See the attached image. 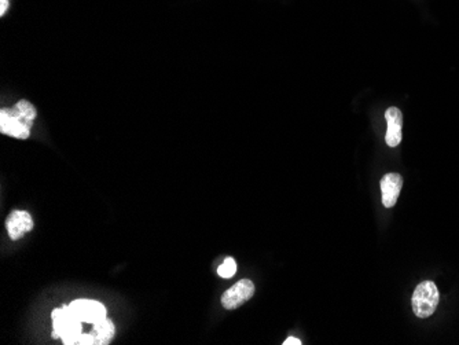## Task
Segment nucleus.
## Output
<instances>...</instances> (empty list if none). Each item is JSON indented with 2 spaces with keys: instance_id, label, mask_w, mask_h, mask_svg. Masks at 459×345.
I'll return each mask as SVG.
<instances>
[{
  "instance_id": "f8f14e48",
  "label": "nucleus",
  "mask_w": 459,
  "mask_h": 345,
  "mask_svg": "<svg viewBox=\"0 0 459 345\" xmlns=\"http://www.w3.org/2000/svg\"><path fill=\"white\" fill-rule=\"evenodd\" d=\"M8 8V0H0V15L3 17Z\"/></svg>"
},
{
  "instance_id": "f257e3e1",
  "label": "nucleus",
  "mask_w": 459,
  "mask_h": 345,
  "mask_svg": "<svg viewBox=\"0 0 459 345\" xmlns=\"http://www.w3.org/2000/svg\"><path fill=\"white\" fill-rule=\"evenodd\" d=\"M36 117V107L29 101L22 99L11 109L0 110V132L17 139H26Z\"/></svg>"
},
{
  "instance_id": "f03ea898",
  "label": "nucleus",
  "mask_w": 459,
  "mask_h": 345,
  "mask_svg": "<svg viewBox=\"0 0 459 345\" xmlns=\"http://www.w3.org/2000/svg\"><path fill=\"white\" fill-rule=\"evenodd\" d=\"M54 332V339H61L65 345H77V340L83 333L81 321L72 313L68 307H61L51 314Z\"/></svg>"
},
{
  "instance_id": "9d476101",
  "label": "nucleus",
  "mask_w": 459,
  "mask_h": 345,
  "mask_svg": "<svg viewBox=\"0 0 459 345\" xmlns=\"http://www.w3.org/2000/svg\"><path fill=\"white\" fill-rule=\"evenodd\" d=\"M235 273H236V263L232 258H227L223 262V264L218 269V274L222 278H231L235 275Z\"/></svg>"
},
{
  "instance_id": "423d86ee",
  "label": "nucleus",
  "mask_w": 459,
  "mask_h": 345,
  "mask_svg": "<svg viewBox=\"0 0 459 345\" xmlns=\"http://www.w3.org/2000/svg\"><path fill=\"white\" fill-rule=\"evenodd\" d=\"M32 229H33V219L30 213H28L26 211H14L6 219V230L12 241L22 238L26 233L32 231Z\"/></svg>"
},
{
  "instance_id": "7ed1b4c3",
  "label": "nucleus",
  "mask_w": 459,
  "mask_h": 345,
  "mask_svg": "<svg viewBox=\"0 0 459 345\" xmlns=\"http://www.w3.org/2000/svg\"><path fill=\"white\" fill-rule=\"evenodd\" d=\"M439 299H440V293H439V289L435 282H432V281L421 282L416 288V291L413 293V299H411V306H413V311H414L416 317H418L421 320H427L431 315H434L439 306Z\"/></svg>"
},
{
  "instance_id": "20e7f679",
  "label": "nucleus",
  "mask_w": 459,
  "mask_h": 345,
  "mask_svg": "<svg viewBox=\"0 0 459 345\" xmlns=\"http://www.w3.org/2000/svg\"><path fill=\"white\" fill-rule=\"evenodd\" d=\"M69 309L83 324L85 322V324L95 325L96 322L106 318L105 306L95 300H87V299L74 300L69 304Z\"/></svg>"
},
{
  "instance_id": "9b49d317",
  "label": "nucleus",
  "mask_w": 459,
  "mask_h": 345,
  "mask_svg": "<svg viewBox=\"0 0 459 345\" xmlns=\"http://www.w3.org/2000/svg\"><path fill=\"white\" fill-rule=\"evenodd\" d=\"M95 344H96V340H95V337H94L92 333H90V335H84V333H81V336H80L79 340H77V345Z\"/></svg>"
},
{
  "instance_id": "1a4fd4ad",
  "label": "nucleus",
  "mask_w": 459,
  "mask_h": 345,
  "mask_svg": "<svg viewBox=\"0 0 459 345\" xmlns=\"http://www.w3.org/2000/svg\"><path fill=\"white\" fill-rule=\"evenodd\" d=\"M91 333L94 335V337L96 340V344H109L114 337L116 328H114V324L110 320L105 318V320H102V321H99L94 325V329H92Z\"/></svg>"
},
{
  "instance_id": "39448f33",
  "label": "nucleus",
  "mask_w": 459,
  "mask_h": 345,
  "mask_svg": "<svg viewBox=\"0 0 459 345\" xmlns=\"http://www.w3.org/2000/svg\"><path fill=\"white\" fill-rule=\"evenodd\" d=\"M254 295V284L250 280H241L222 296V304L226 310H236Z\"/></svg>"
},
{
  "instance_id": "6e6552de",
  "label": "nucleus",
  "mask_w": 459,
  "mask_h": 345,
  "mask_svg": "<svg viewBox=\"0 0 459 345\" xmlns=\"http://www.w3.org/2000/svg\"><path fill=\"white\" fill-rule=\"evenodd\" d=\"M382 204L385 208H394L403 187V178L399 174H387L381 182Z\"/></svg>"
},
{
  "instance_id": "0eeeda50",
  "label": "nucleus",
  "mask_w": 459,
  "mask_h": 345,
  "mask_svg": "<svg viewBox=\"0 0 459 345\" xmlns=\"http://www.w3.org/2000/svg\"><path fill=\"white\" fill-rule=\"evenodd\" d=\"M385 120L388 123L385 142L389 147H396L400 145L403 138V114L398 107H389L385 112Z\"/></svg>"
},
{
  "instance_id": "ddd939ff",
  "label": "nucleus",
  "mask_w": 459,
  "mask_h": 345,
  "mask_svg": "<svg viewBox=\"0 0 459 345\" xmlns=\"http://www.w3.org/2000/svg\"><path fill=\"white\" fill-rule=\"evenodd\" d=\"M283 345H301V342L298 340V339H294V337H289V339H286L283 343H282Z\"/></svg>"
}]
</instances>
